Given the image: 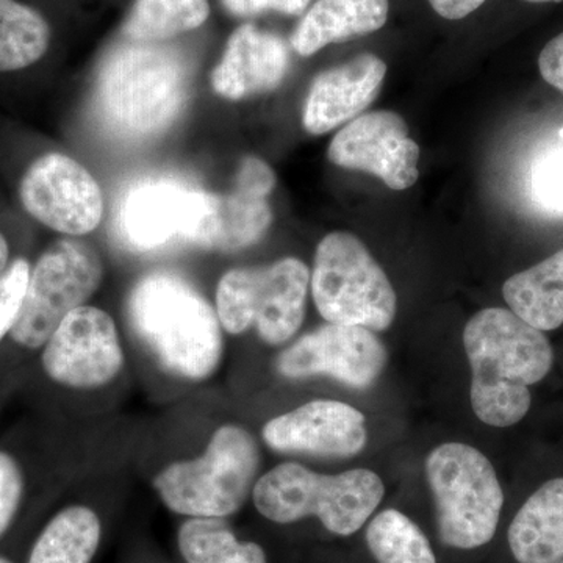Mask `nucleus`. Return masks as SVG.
Instances as JSON below:
<instances>
[{
  "instance_id": "obj_1",
  "label": "nucleus",
  "mask_w": 563,
  "mask_h": 563,
  "mask_svg": "<svg viewBox=\"0 0 563 563\" xmlns=\"http://www.w3.org/2000/svg\"><path fill=\"white\" fill-rule=\"evenodd\" d=\"M463 346L472 365L476 417L495 428L523 420L531 409L529 387L553 368V347L543 332L512 310L495 307L466 322Z\"/></svg>"
},
{
  "instance_id": "obj_2",
  "label": "nucleus",
  "mask_w": 563,
  "mask_h": 563,
  "mask_svg": "<svg viewBox=\"0 0 563 563\" xmlns=\"http://www.w3.org/2000/svg\"><path fill=\"white\" fill-rule=\"evenodd\" d=\"M188 92L190 69L179 51L125 38L99 69L96 113L122 140H150L172 128L187 106Z\"/></svg>"
},
{
  "instance_id": "obj_3",
  "label": "nucleus",
  "mask_w": 563,
  "mask_h": 563,
  "mask_svg": "<svg viewBox=\"0 0 563 563\" xmlns=\"http://www.w3.org/2000/svg\"><path fill=\"white\" fill-rule=\"evenodd\" d=\"M128 310L133 331L163 368L188 380L217 372L220 318L190 282L173 273L146 274L133 287Z\"/></svg>"
},
{
  "instance_id": "obj_4",
  "label": "nucleus",
  "mask_w": 563,
  "mask_h": 563,
  "mask_svg": "<svg viewBox=\"0 0 563 563\" xmlns=\"http://www.w3.org/2000/svg\"><path fill=\"white\" fill-rule=\"evenodd\" d=\"M384 493L383 479L369 470L329 476L298 463H282L255 483L252 499L262 517L274 523L317 517L328 531L346 537L366 523Z\"/></svg>"
},
{
  "instance_id": "obj_5",
  "label": "nucleus",
  "mask_w": 563,
  "mask_h": 563,
  "mask_svg": "<svg viewBox=\"0 0 563 563\" xmlns=\"http://www.w3.org/2000/svg\"><path fill=\"white\" fill-rule=\"evenodd\" d=\"M261 451L240 426H222L201 457L166 466L154 479L163 504L191 518H224L239 512L254 490Z\"/></svg>"
},
{
  "instance_id": "obj_6",
  "label": "nucleus",
  "mask_w": 563,
  "mask_h": 563,
  "mask_svg": "<svg viewBox=\"0 0 563 563\" xmlns=\"http://www.w3.org/2000/svg\"><path fill=\"white\" fill-rule=\"evenodd\" d=\"M440 540L457 550L484 547L495 537L504 495L490 461L476 448L444 443L426 461Z\"/></svg>"
},
{
  "instance_id": "obj_7",
  "label": "nucleus",
  "mask_w": 563,
  "mask_h": 563,
  "mask_svg": "<svg viewBox=\"0 0 563 563\" xmlns=\"http://www.w3.org/2000/svg\"><path fill=\"white\" fill-rule=\"evenodd\" d=\"M310 287L314 306L332 324L390 328L398 299L387 274L372 252L350 232H332L314 254Z\"/></svg>"
},
{
  "instance_id": "obj_8",
  "label": "nucleus",
  "mask_w": 563,
  "mask_h": 563,
  "mask_svg": "<svg viewBox=\"0 0 563 563\" xmlns=\"http://www.w3.org/2000/svg\"><path fill=\"white\" fill-rule=\"evenodd\" d=\"M309 285V268L299 258L231 269L218 284L221 328L233 335L255 328L273 346L288 342L301 328Z\"/></svg>"
},
{
  "instance_id": "obj_9",
  "label": "nucleus",
  "mask_w": 563,
  "mask_h": 563,
  "mask_svg": "<svg viewBox=\"0 0 563 563\" xmlns=\"http://www.w3.org/2000/svg\"><path fill=\"white\" fill-rule=\"evenodd\" d=\"M102 282V262L90 244L65 239L33 266L24 303L10 335L27 350L44 346L70 312L85 306Z\"/></svg>"
},
{
  "instance_id": "obj_10",
  "label": "nucleus",
  "mask_w": 563,
  "mask_h": 563,
  "mask_svg": "<svg viewBox=\"0 0 563 563\" xmlns=\"http://www.w3.org/2000/svg\"><path fill=\"white\" fill-rule=\"evenodd\" d=\"M25 211L52 231L80 236L102 221L101 187L79 162L49 152L29 166L20 184Z\"/></svg>"
},
{
  "instance_id": "obj_11",
  "label": "nucleus",
  "mask_w": 563,
  "mask_h": 563,
  "mask_svg": "<svg viewBox=\"0 0 563 563\" xmlns=\"http://www.w3.org/2000/svg\"><path fill=\"white\" fill-rule=\"evenodd\" d=\"M41 363L49 379L65 387L87 390L109 384L124 363L114 321L98 307H79L52 332Z\"/></svg>"
},
{
  "instance_id": "obj_12",
  "label": "nucleus",
  "mask_w": 563,
  "mask_h": 563,
  "mask_svg": "<svg viewBox=\"0 0 563 563\" xmlns=\"http://www.w3.org/2000/svg\"><path fill=\"white\" fill-rule=\"evenodd\" d=\"M387 365V350L369 329L329 324L307 333L277 357L288 379L329 376L354 388L372 387Z\"/></svg>"
},
{
  "instance_id": "obj_13",
  "label": "nucleus",
  "mask_w": 563,
  "mask_h": 563,
  "mask_svg": "<svg viewBox=\"0 0 563 563\" xmlns=\"http://www.w3.org/2000/svg\"><path fill=\"white\" fill-rule=\"evenodd\" d=\"M207 195L173 177L135 181L122 196L118 231L135 251L157 250L176 239L190 242L206 209Z\"/></svg>"
},
{
  "instance_id": "obj_14",
  "label": "nucleus",
  "mask_w": 563,
  "mask_h": 563,
  "mask_svg": "<svg viewBox=\"0 0 563 563\" xmlns=\"http://www.w3.org/2000/svg\"><path fill=\"white\" fill-rule=\"evenodd\" d=\"M328 158L340 168L372 174L396 191L420 177V147L395 111H372L344 125L329 144Z\"/></svg>"
},
{
  "instance_id": "obj_15",
  "label": "nucleus",
  "mask_w": 563,
  "mask_h": 563,
  "mask_svg": "<svg viewBox=\"0 0 563 563\" xmlns=\"http://www.w3.org/2000/svg\"><path fill=\"white\" fill-rule=\"evenodd\" d=\"M263 440L279 453L347 459L366 446L365 417L350 404L312 401L266 422Z\"/></svg>"
},
{
  "instance_id": "obj_16",
  "label": "nucleus",
  "mask_w": 563,
  "mask_h": 563,
  "mask_svg": "<svg viewBox=\"0 0 563 563\" xmlns=\"http://www.w3.org/2000/svg\"><path fill=\"white\" fill-rule=\"evenodd\" d=\"M387 76V65L374 54H362L314 77L302 124L310 135H324L368 109Z\"/></svg>"
},
{
  "instance_id": "obj_17",
  "label": "nucleus",
  "mask_w": 563,
  "mask_h": 563,
  "mask_svg": "<svg viewBox=\"0 0 563 563\" xmlns=\"http://www.w3.org/2000/svg\"><path fill=\"white\" fill-rule=\"evenodd\" d=\"M290 68L287 43L274 33L244 24L232 33L211 85L229 101L276 90Z\"/></svg>"
},
{
  "instance_id": "obj_18",
  "label": "nucleus",
  "mask_w": 563,
  "mask_h": 563,
  "mask_svg": "<svg viewBox=\"0 0 563 563\" xmlns=\"http://www.w3.org/2000/svg\"><path fill=\"white\" fill-rule=\"evenodd\" d=\"M272 222L266 198L239 188L228 195L209 192L201 221L188 243L209 251H242L261 242Z\"/></svg>"
},
{
  "instance_id": "obj_19",
  "label": "nucleus",
  "mask_w": 563,
  "mask_h": 563,
  "mask_svg": "<svg viewBox=\"0 0 563 563\" xmlns=\"http://www.w3.org/2000/svg\"><path fill=\"white\" fill-rule=\"evenodd\" d=\"M388 0H318L291 35V47L310 57L329 44L344 43L383 29Z\"/></svg>"
},
{
  "instance_id": "obj_20",
  "label": "nucleus",
  "mask_w": 563,
  "mask_h": 563,
  "mask_svg": "<svg viewBox=\"0 0 563 563\" xmlns=\"http://www.w3.org/2000/svg\"><path fill=\"white\" fill-rule=\"evenodd\" d=\"M509 547L518 563L563 561V477L544 483L518 510Z\"/></svg>"
},
{
  "instance_id": "obj_21",
  "label": "nucleus",
  "mask_w": 563,
  "mask_h": 563,
  "mask_svg": "<svg viewBox=\"0 0 563 563\" xmlns=\"http://www.w3.org/2000/svg\"><path fill=\"white\" fill-rule=\"evenodd\" d=\"M503 296L517 317L539 331L563 324V250L506 280Z\"/></svg>"
},
{
  "instance_id": "obj_22",
  "label": "nucleus",
  "mask_w": 563,
  "mask_h": 563,
  "mask_svg": "<svg viewBox=\"0 0 563 563\" xmlns=\"http://www.w3.org/2000/svg\"><path fill=\"white\" fill-rule=\"evenodd\" d=\"M101 536V520L90 507H66L40 533L29 563H91Z\"/></svg>"
},
{
  "instance_id": "obj_23",
  "label": "nucleus",
  "mask_w": 563,
  "mask_h": 563,
  "mask_svg": "<svg viewBox=\"0 0 563 563\" xmlns=\"http://www.w3.org/2000/svg\"><path fill=\"white\" fill-rule=\"evenodd\" d=\"M51 43L43 14L16 0H0V73L35 65Z\"/></svg>"
},
{
  "instance_id": "obj_24",
  "label": "nucleus",
  "mask_w": 563,
  "mask_h": 563,
  "mask_svg": "<svg viewBox=\"0 0 563 563\" xmlns=\"http://www.w3.org/2000/svg\"><path fill=\"white\" fill-rule=\"evenodd\" d=\"M177 542L187 563H266L261 544L240 542L222 518H190Z\"/></svg>"
},
{
  "instance_id": "obj_25",
  "label": "nucleus",
  "mask_w": 563,
  "mask_h": 563,
  "mask_svg": "<svg viewBox=\"0 0 563 563\" xmlns=\"http://www.w3.org/2000/svg\"><path fill=\"white\" fill-rule=\"evenodd\" d=\"M210 14L207 0H136L124 24L128 40L163 43L201 27Z\"/></svg>"
},
{
  "instance_id": "obj_26",
  "label": "nucleus",
  "mask_w": 563,
  "mask_h": 563,
  "mask_svg": "<svg viewBox=\"0 0 563 563\" xmlns=\"http://www.w3.org/2000/svg\"><path fill=\"white\" fill-rule=\"evenodd\" d=\"M366 543L379 563H437L421 529L398 510H384L366 529Z\"/></svg>"
},
{
  "instance_id": "obj_27",
  "label": "nucleus",
  "mask_w": 563,
  "mask_h": 563,
  "mask_svg": "<svg viewBox=\"0 0 563 563\" xmlns=\"http://www.w3.org/2000/svg\"><path fill=\"white\" fill-rule=\"evenodd\" d=\"M31 272V263L16 258L0 274V342L9 335L20 318Z\"/></svg>"
},
{
  "instance_id": "obj_28",
  "label": "nucleus",
  "mask_w": 563,
  "mask_h": 563,
  "mask_svg": "<svg viewBox=\"0 0 563 563\" xmlns=\"http://www.w3.org/2000/svg\"><path fill=\"white\" fill-rule=\"evenodd\" d=\"M532 190L544 207L563 211V144L533 165Z\"/></svg>"
},
{
  "instance_id": "obj_29",
  "label": "nucleus",
  "mask_w": 563,
  "mask_h": 563,
  "mask_svg": "<svg viewBox=\"0 0 563 563\" xmlns=\"http://www.w3.org/2000/svg\"><path fill=\"white\" fill-rule=\"evenodd\" d=\"M22 496H24V476L20 463L13 455L0 451V537L3 536L18 510H20Z\"/></svg>"
},
{
  "instance_id": "obj_30",
  "label": "nucleus",
  "mask_w": 563,
  "mask_h": 563,
  "mask_svg": "<svg viewBox=\"0 0 563 563\" xmlns=\"http://www.w3.org/2000/svg\"><path fill=\"white\" fill-rule=\"evenodd\" d=\"M276 187V174L269 168L268 163L257 157H244L236 174V187L239 190L266 198Z\"/></svg>"
},
{
  "instance_id": "obj_31",
  "label": "nucleus",
  "mask_w": 563,
  "mask_h": 563,
  "mask_svg": "<svg viewBox=\"0 0 563 563\" xmlns=\"http://www.w3.org/2000/svg\"><path fill=\"white\" fill-rule=\"evenodd\" d=\"M225 9L240 18L257 16L266 11L284 14H301L310 0H221Z\"/></svg>"
},
{
  "instance_id": "obj_32",
  "label": "nucleus",
  "mask_w": 563,
  "mask_h": 563,
  "mask_svg": "<svg viewBox=\"0 0 563 563\" xmlns=\"http://www.w3.org/2000/svg\"><path fill=\"white\" fill-rule=\"evenodd\" d=\"M539 69L548 85L563 92V32L540 52Z\"/></svg>"
},
{
  "instance_id": "obj_33",
  "label": "nucleus",
  "mask_w": 563,
  "mask_h": 563,
  "mask_svg": "<svg viewBox=\"0 0 563 563\" xmlns=\"http://www.w3.org/2000/svg\"><path fill=\"white\" fill-rule=\"evenodd\" d=\"M485 0H429L435 13L444 20L459 21L479 9Z\"/></svg>"
},
{
  "instance_id": "obj_34",
  "label": "nucleus",
  "mask_w": 563,
  "mask_h": 563,
  "mask_svg": "<svg viewBox=\"0 0 563 563\" xmlns=\"http://www.w3.org/2000/svg\"><path fill=\"white\" fill-rule=\"evenodd\" d=\"M9 258H10L9 242H7V239H5V236H3V233L0 232V274L5 272L7 266H9Z\"/></svg>"
},
{
  "instance_id": "obj_35",
  "label": "nucleus",
  "mask_w": 563,
  "mask_h": 563,
  "mask_svg": "<svg viewBox=\"0 0 563 563\" xmlns=\"http://www.w3.org/2000/svg\"><path fill=\"white\" fill-rule=\"evenodd\" d=\"M528 2H532V3L562 2V0H528Z\"/></svg>"
},
{
  "instance_id": "obj_36",
  "label": "nucleus",
  "mask_w": 563,
  "mask_h": 563,
  "mask_svg": "<svg viewBox=\"0 0 563 563\" xmlns=\"http://www.w3.org/2000/svg\"><path fill=\"white\" fill-rule=\"evenodd\" d=\"M0 563H14V562H11L10 559L2 558V555H0Z\"/></svg>"
},
{
  "instance_id": "obj_37",
  "label": "nucleus",
  "mask_w": 563,
  "mask_h": 563,
  "mask_svg": "<svg viewBox=\"0 0 563 563\" xmlns=\"http://www.w3.org/2000/svg\"><path fill=\"white\" fill-rule=\"evenodd\" d=\"M559 563H563V561L559 562Z\"/></svg>"
}]
</instances>
